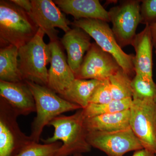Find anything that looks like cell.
<instances>
[{"label": "cell", "mask_w": 156, "mask_h": 156, "mask_svg": "<svg viewBox=\"0 0 156 156\" xmlns=\"http://www.w3.org/2000/svg\"><path fill=\"white\" fill-rule=\"evenodd\" d=\"M85 119L83 109L71 115L56 117L49 124L54 128L53 136L42 141L44 144L62 141L55 156H73L89 152L92 147L87 140L88 131L84 124Z\"/></svg>", "instance_id": "1"}, {"label": "cell", "mask_w": 156, "mask_h": 156, "mask_svg": "<svg viewBox=\"0 0 156 156\" xmlns=\"http://www.w3.org/2000/svg\"><path fill=\"white\" fill-rule=\"evenodd\" d=\"M39 28L30 14L11 0L0 1L1 47L19 49L33 38Z\"/></svg>", "instance_id": "2"}, {"label": "cell", "mask_w": 156, "mask_h": 156, "mask_svg": "<svg viewBox=\"0 0 156 156\" xmlns=\"http://www.w3.org/2000/svg\"><path fill=\"white\" fill-rule=\"evenodd\" d=\"M30 89L36 105V116L32 123L30 135L33 142L39 143L43 129L51 121L62 113L82 109L60 97L46 86L25 81Z\"/></svg>", "instance_id": "3"}, {"label": "cell", "mask_w": 156, "mask_h": 156, "mask_svg": "<svg viewBox=\"0 0 156 156\" xmlns=\"http://www.w3.org/2000/svg\"><path fill=\"white\" fill-rule=\"evenodd\" d=\"M44 32L39 28L34 37L18 50V65L25 81L48 86V71L51 51L49 44L44 41Z\"/></svg>", "instance_id": "4"}, {"label": "cell", "mask_w": 156, "mask_h": 156, "mask_svg": "<svg viewBox=\"0 0 156 156\" xmlns=\"http://www.w3.org/2000/svg\"><path fill=\"white\" fill-rule=\"evenodd\" d=\"M71 24L86 32L102 50L113 56L128 75L131 77L135 73L134 55L127 54L123 51L108 22L100 20L82 19L74 20Z\"/></svg>", "instance_id": "5"}, {"label": "cell", "mask_w": 156, "mask_h": 156, "mask_svg": "<svg viewBox=\"0 0 156 156\" xmlns=\"http://www.w3.org/2000/svg\"><path fill=\"white\" fill-rule=\"evenodd\" d=\"M130 126L143 147L156 152V101L133 99Z\"/></svg>", "instance_id": "6"}, {"label": "cell", "mask_w": 156, "mask_h": 156, "mask_svg": "<svg viewBox=\"0 0 156 156\" xmlns=\"http://www.w3.org/2000/svg\"><path fill=\"white\" fill-rule=\"evenodd\" d=\"M140 3L141 1L137 0L124 1L108 11L112 31L121 48L131 45L136 36L141 22Z\"/></svg>", "instance_id": "7"}, {"label": "cell", "mask_w": 156, "mask_h": 156, "mask_svg": "<svg viewBox=\"0 0 156 156\" xmlns=\"http://www.w3.org/2000/svg\"><path fill=\"white\" fill-rule=\"evenodd\" d=\"M19 115L0 97V156H14L32 141L17 123Z\"/></svg>", "instance_id": "8"}, {"label": "cell", "mask_w": 156, "mask_h": 156, "mask_svg": "<svg viewBox=\"0 0 156 156\" xmlns=\"http://www.w3.org/2000/svg\"><path fill=\"white\" fill-rule=\"evenodd\" d=\"M87 139L92 147L103 152L107 156H123L129 152L144 148L131 128L110 132L90 131Z\"/></svg>", "instance_id": "9"}, {"label": "cell", "mask_w": 156, "mask_h": 156, "mask_svg": "<svg viewBox=\"0 0 156 156\" xmlns=\"http://www.w3.org/2000/svg\"><path fill=\"white\" fill-rule=\"evenodd\" d=\"M121 68L112 55L93 43L84 56L75 78L102 81L108 79Z\"/></svg>", "instance_id": "10"}, {"label": "cell", "mask_w": 156, "mask_h": 156, "mask_svg": "<svg viewBox=\"0 0 156 156\" xmlns=\"http://www.w3.org/2000/svg\"><path fill=\"white\" fill-rule=\"evenodd\" d=\"M32 9L29 13L32 19L50 38V41H58V30L61 29L65 33L71 29V22L51 0H31Z\"/></svg>", "instance_id": "11"}, {"label": "cell", "mask_w": 156, "mask_h": 156, "mask_svg": "<svg viewBox=\"0 0 156 156\" xmlns=\"http://www.w3.org/2000/svg\"><path fill=\"white\" fill-rule=\"evenodd\" d=\"M49 45L51 58L47 87L61 95L75 80V76L68 63L59 41H50Z\"/></svg>", "instance_id": "12"}, {"label": "cell", "mask_w": 156, "mask_h": 156, "mask_svg": "<svg viewBox=\"0 0 156 156\" xmlns=\"http://www.w3.org/2000/svg\"><path fill=\"white\" fill-rule=\"evenodd\" d=\"M0 97L19 116L27 115L36 111L34 98L25 81L19 83L0 81Z\"/></svg>", "instance_id": "13"}, {"label": "cell", "mask_w": 156, "mask_h": 156, "mask_svg": "<svg viewBox=\"0 0 156 156\" xmlns=\"http://www.w3.org/2000/svg\"><path fill=\"white\" fill-rule=\"evenodd\" d=\"M131 45L135 51L134 66L135 75L146 80L153 79V48L154 46L149 25L136 34Z\"/></svg>", "instance_id": "14"}, {"label": "cell", "mask_w": 156, "mask_h": 156, "mask_svg": "<svg viewBox=\"0 0 156 156\" xmlns=\"http://www.w3.org/2000/svg\"><path fill=\"white\" fill-rule=\"evenodd\" d=\"M61 43L67 52L68 63L75 76L80 69L84 54L92 45L91 37L82 29L74 27L65 33Z\"/></svg>", "instance_id": "15"}, {"label": "cell", "mask_w": 156, "mask_h": 156, "mask_svg": "<svg viewBox=\"0 0 156 156\" xmlns=\"http://www.w3.org/2000/svg\"><path fill=\"white\" fill-rule=\"evenodd\" d=\"M53 2L62 11L73 16L75 20L93 19L110 22L108 11L98 0H55Z\"/></svg>", "instance_id": "16"}, {"label": "cell", "mask_w": 156, "mask_h": 156, "mask_svg": "<svg viewBox=\"0 0 156 156\" xmlns=\"http://www.w3.org/2000/svg\"><path fill=\"white\" fill-rule=\"evenodd\" d=\"M130 110L85 118L84 124L88 132L90 131H115L130 128Z\"/></svg>", "instance_id": "17"}, {"label": "cell", "mask_w": 156, "mask_h": 156, "mask_svg": "<svg viewBox=\"0 0 156 156\" xmlns=\"http://www.w3.org/2000/svg\"><path fill=\"white\" fill-rule=\"evenodd\" d=\"M18 49L12 45L0 49V81L19 83L25 81L18 65Z\"/></svg>", "instance_id": "18"}, {"label": "cell", "mask_w": 156, "mask_h": 156, "mask_svg": "<svg viewBox=\"0 0 156 156\" xmlns=\"http://www.w3.org/2000/svg\"><path fill=\"white\" fill-rule=\"evenodd\" d=\"M101 81L94 80L76 79L60 97L71 103L86 108L89 104L91 96Z\"/></svg>", "instance_id": "19"}, {"label": "cell", "mask_w": 156, "mask_h": 156, "mask_svg": "<svg viewBox=\"0 0 156 156\" xmlns=\"http://www.w3.org/2000/svg\"><path fill=\"white\" fill-rule=\"evenodd\" d=\"M133 98H128L122 100H113L108 103H89L85 108L83 109L85 118H89L99 115L115 113L130 109Z\"/></svg>", "instance_id": "20"}, {"label": "cell", "mask_w": 156, "mask_h": 156, "mask_svg": "<svg viewBox=\"0 0 156 156\" xmlns=\"http://www.w3.org/2000/svg\"><path fill=\"white\" fill-rule=\"evenodd\" d=\"M108 79L113 100L132 98V80L122 68Z\"/></svg>", "instance_id": "21"}, {"label": "cell", "mask_w": 156, "mask_h": 156, "mask_svg": "<svg viewBox=\"0 0 156 156\" xmlns=\"http://www.w3.org/2000/svg\"><path fill=\"white\" fill-rule=\"evenodd\" d=\"M133 99H150L156 101V84L135 75L131 81Z\"/></svg>", "instance_id": "22"}, {"label": "cell", "mask_w": 156, "mask_h": 156, "mask_svg": "<svg viewBox=\"0 0 156 156\" xmlns=\"http://www.w3.org/2000/svg\"><path fill=\"white\" fill-rule=\"evenodd\" d=\"M62 145L60 141L44 144L31 141L14 156H55Z\"/></svg>", "instance_id": "23"}, {"label": "cell", "mask_w": 156, "mask_h": 156, "mask_svg": "<svg viewBox=\"0 0 156 156\" xmlns=\"http://www.w3.org/2000/svg\"><path fill=\"white\" fill-rule=\"evenodd\" d=\"M113 100L109 79L101 81L91 96L89 103L105 104Z\"/></svg>", "instance_id": "24"}, {"label": "cell", "mask_w": 156, "mask_h": 156, "mask_svg": "<svg viewBox=\"0 0 156 156\" xmlns=\"http://www.w3.org/2000/svg\"><path fill=\"white\" fill-rule=\"evenodd\" d=\"M141 2L140 23L150 25L156 22V0H144Z\"/></svg>", "instance_id": "25"}, {"label": "cell", "mask_w": 156, "mask_h": 156, "mask_svg": "<svg viewBox=\"0 0 156 156\" xmlns=\"http://www.w3.org/2000/svg\"><path fill=\"white\" fill-rule=\"evenodd\" d=\"M12 2L19 6L29 14L32 9V3L29 0H11Z\"/></svg>", "instance_id": "26"}, {"label": "cell", "mask_w": 156, "mask_h": 156, "mask_svg": "<svg viewBox=\"0 0 156 156\" xmlns=\"http://www.w3.org/2000/svg\"><path fill=\"white\" fill-rule=\"evenodd\" d=\"M132 156H155V154L143 148L135 151Z\"/></svg>", "instance_id": "27"}, {"label": "cell", "mask_w": 156, "mask_h": 156, "mask_svg": "<svg viewBox=\"0 0 156 156\" xmlns=\"http://www.w3.org/2000/svg\"><path fill=\"white\" fill-rule=\"evenodd\" d=\"M154 48L156 49V22L149 25Z\"/></svg>", "instance_id": "28"}, {"label": "cell", "mask_w": 156, "mask_h": 156, "mask_svg": "<svg viewBox=\"0 0 156 156\" xmlns=\"http://www.w3.org/2000/svg\"><path fill=\"white\" fill-rule=\"evenodd\" d=\"M73 156H83L82 154H76Z\"/></svg>", "instance_id": "29"}, {"label": "cell", "mask_w": 156, "mask_h": 156, "mask_svg": "<svg viewBox=\"0 0 156 156\" xmlns=\"http://www.w3.org/2000/svg\"><path fill=\"white\" fill-rule=\"evenodd\" d=\"M155 53L156 56V50H155Z\"/></svg>", "instance_id": "30"}, {"label": "cell", "mask_w": 156, "mask_h": 156, "mask_svg": "<svg viewBox=\"0 0 156 156\" xmlns=\"http://www.w3.org/2000/svg\"><path fill=\"white\" fill-rule=\"evenodd\" d=\"M155 156H156V152L155 153Z\"/></svg>", "instance_id": "31"}]
</instances>
